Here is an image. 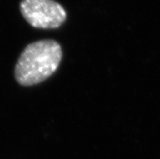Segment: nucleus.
<instances>
[{"mask_svg": "<svg viewBox=\"0 0 160 159\" xmlns=\"http://www.w3.org/2000/svg\"><path fill=\"white\" fill-rule=\"evenodd\" d=\"M62 56L60 45L54 40H41L28 44L16 62V81L23 86L42 82L58 69Z\"/></svg>", "mask_w": 160, "mask_h": 159, "instance_id": "nucleus-1", "label": "nucleus"}, {"mask_svg": "<svg viewBox=\"0 0 160 159\" xmlns=\"http://www.w3.org/2000/svg\"><path fill=\"white\" fill-rule=\"evenodd\" d=\"M20 7L27 22L37 28H59L67 17L64 8L54 0H22Z\"/></svg>", "mask_w": 160, "mask_h": 159, "instance_id": "nucleus-2", "label": "nucleus"}]
</instances>
